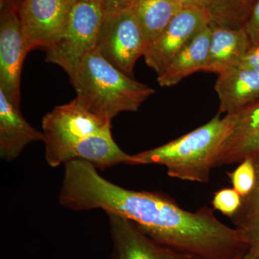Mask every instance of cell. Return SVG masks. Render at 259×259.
<instances>
[{
	"label": "cell",
	"instance_id": "3957f363",
	"mask_svg": "<svg viewBox=\"0 0 259 259\" xmlns=\"http://www.w3.org/2000/svg\"><path fill=\"white\" fill-rule=\"evenodd\" d=\"M237 115L218 113L207 123L153 149L131 155L129 165H161L171 178L206 184L220 149L236 124Z\"/></svg>",
	"mask_w": 259,
	"mask_h": 259
},
{
	"label": "cell",
	"instance_id": "4fadbf2b",
	"mask_svg": "<svg viewBox=\"0 0 259 259\" xmlns=\"http://www.w3.org/2000/svg\"><path fill=\"white\" fill-rule=\"evenodd\" d=\"M44 141L42 131H37L24 118L20 107L8 100L0 90V156L12 161L29 144Z\"/></svg>",
	"mask_w": 259,
	"mask_h": 259
},
{
	"label": "cell",
	"instance_id": "2e32d148",
	"mask_svg": "<svg viewBox=\"0 0 259 259\" xmlns=\"http://www.w3.org/2000/svg\"><path fill=\"white\" fill-rule=\"evenodd\" d=\"M130 8L139 21L147 46L159 36L183 9L174 0H134Z\"/></svg>",
	"mask_w": 259,
	"mask_h": 259
},
{
	"label": "cell",
	"instance_id": "7c38bea8",
	"mask_svg": "<svg viewBox=\"0 0 259 259\" xmlns=\"http://www.w3.org/2000/svg\"><path fill=\"white\" fill-rule=\"evenodd\" d=\"M236 115V124L220 149L214 168L240 163L259 153V99Z\"/></svg>",
	"mask_w": 259,
	"mask_h": 259
},
{
	"label": "cell",
	"instance_id": "52a82bcc",
	"mask_svg": "<svg viewBox=\"0 0 259 259\" xmlns=\"http://www.w3.org/2000/svg\"><path fill=\"white\" fill-rule=\"evenodd\" d=\"M75 0H22L18 4L25 54L49 49L62 35Z\"/></svg>",
	"mask_w": 259,
	"mask_h": 259
},
{
	"label": "cell",
	"instance_id": "cb8c5ba5",
	"mask_svg": "<svg viewBox=\"0 0 259 259\" xmlns=\"http://www.w3.org/2000/svg\"><path fill=\"white\" fill-rule=\"evenodd\" d=\"M134 0H102L105 13H115L129 8Z\"/></svg>",
	"mask_w": 259,
	"mask_h": 259
},
{
	"label": "cell",
	"instance_id": "44dd1931",
	"mask_svg": "<svg viewBox=\"0 0 259 259\" xmlns=\"http://www.w3.org/2000/svg\"><path fill=\"white\" fill-rule=\"evenodd\" d=\"M252 47H259V0L256 2L243 25Z\"/></svg>",
	"mask_w": 259,
	"mask_h": 259
},
{
	"label": "cell",
	"instance_id": "30bf717a",
	"mask_svg": "<svg viewBox=\"0 0 259 259\" xmlns=\"http://www.w3.org/2000/svg\"><path fill=\"white\" fill-rule=\"evenodd\" d=\"M112 242L110 259H197L158 244L134 222L107 213Z\"/></svg>",
	"mask_w": 259,
	"mask_h": 259
},
{
	"label": "cell",
	"instance_id": "8fae6325",
	"mask_svg": "<svg viewBox=\"0 0 259 259\" xmlns=\"http://www.w3.org/2000/svg\"><path fill=\"white\" fill-rule=\"evenodd\" d=\"M214 90L220 101L219 113L236 115L259 99V72L235 66L218 74Z\"/></svg>",
	"mask_w": 259,
	"mask_h": 259
},
{
	"label": "cell",
	"instance_id": "ac0fdd59",
	"mask_svg": "<svg viewBox=\"0 0 259 259\" xmlns=\"http://www.w3.org/2000/svg\"><path fill=\"white\" fill-rule=\"evenodd\" d=\"M249 157L253 160L255 167V185L251 192L243 197L241 207L231 219L238 228H244L259 218V153Z\"/></svg>",
	"mask_w": 259,
	"mask_h": 259
},
{
	"label": "cell",
	"instance_id": "ba28073f",
	"mask_svg": "<svg viewBox=\"0 0 259 259\" xmlns=\"http://www.w3.org/2000/svg\"><path fill=\"white\" fill-rule=\"evenodd\" d=\"M18 4L14 0L0 3V90L20 107L21 74L26 57Z\"/></svg>",
	"mask_w": 259,
	"mask_h": 259
},
{
	"label": "cell",
	"instance_id": "484cf974",
	"mask_svg": "<svg viewBox=\"0 0 259 259\" xmlns=\"http://www.w3.org/2000/svg\"><path fill=\"white\" fill-rule=\"evenodd\" d=\"M241 259H257V258L255 257L254 253L251 250L248 249L247 253Z\"/></svg>",
	"mask_w": 259,
	"mask_h": 259
},
{
	"label": "cell",
	"instance_id": "277c9868",
	"mask_svg": "<svg viewBox=\"0 0 259 259\" xmlns=\"http://www.w3.org/2000/svg\"><path fill=\"white\" fill-rule=\"evenodd\" d=\"M68 75L77 101L107 122L121 112H137L155 93L117 69L97 50L85 56Z\"/></svg>",
	"mask_w": 259,
	"mask_h": 259
},
{
	"label": "cell",
	"instance_id": "6da1fadb",
	"mask_svg": "<svg viewBox=\"0 0 259 259\" xmlns=\"http://www.w3.org/2000/svg\"><path fill=\"white\" fill-rule=\"evenodd\" d=\"M79 204L128 219L158 244L197 259H241L249 248L243 230L221 222L214 209L189 212L166 194L127 190L98 171L83 180Z\"/></svg>",
	"mask_w": 259,
	"mask_h": 259
},
{
	"label": "cell",
	"instance_id": "5b68a950",
	"mask_svg": "<svg viewBox=\"0 0 259 259\" xmlns=\"http://www.w3.org/2000/svg\"><path fill=\"white\" fill-rule=\"evenodd\" d=\"M105 15L102 0H75L62 35L46 50V61L69 74L85 56L96 50Z\"/></svg>",
	"mask_w": 259,
	"mask_h": 259
},
{
	"label": "cell",
	"instance_id": "9c48e42d",
	"mask_svg": "<svg viewBox=\"0 0 259 259\" xmlns=\"http://www.w3.org/2000/svg\"><path fill=\"white\" fill-rule=\"evenodd\" d=\"M209 23L208 10H181L159 36L148 44L144 55L146 64L158 76L161 74L194 35Z\"/></svg>",
	"mask_w": 259,
	"mask_h": 259
},
{
	"label": "cell",
	"instance_id": "603a6c76",
	"mask_svg": "<svg viewBox=\"0 0 259 259\" xmlns=\"http://www.w3.org/2000/svg\"><path fill=\"white\" fill-rule=\"evenodd\" d=\"M259 72V47H251L242 59L239 66Z\"/></svg>",
	"mask_w": 259,
	"mask_h": 259
},
{
	"label": "cell",
	"instance_id": "e0dca14e",
	"mask_svg": "<svg viewBox=\"0 0 259 259\" xmlns=\"http://www.w3.org/2000/svg\"><path fill=\"white\" fill-rule=\"evenodd\" d=\"M258 0H213L208 9L213 26L243 28Z\"/></svg>",
	"mask_w": 259,
	"mask_h": 259
},
{
	"label": "cell",
	"instance_id": "ffe728a7",
	"mask_svg": "<svg viewBox=\"0 0 259 259\" xmlns=\"http://www.w3.org/2000/svg\"><path fill=\"white\" fill-rule=\"evenodd\" d=\"M243 197L233 188H224L214 192L212 204L214 210L233 218L241 207Z\"/></svg>",
	"mask_w": 259,
	"mask_h": 259
},
{
	"label": "cell",
	"instance_id": "8992f818",
	"mask_svg": "<svg viewBox=\"0 0 259 259\" xmlns=\"http://www.w3.org/2000/svg\"><path fill=\"white\" fill-rule=\"evenodd\" d=\"M147 42L131 8L105 13L96 50L122 72L133 77L135 65L144 56Z\"/></svg>",
	"mask_w": 259,
	"mask_h": 259
},
{
	"label": "cell",
	"instance_id": "9a60e30c",
	"mask_svg": "<svg viewBox=\"0 0 259 259\" xmlns=\"http://www.w3.org/2000/svg\"><path fill=\"white\" fill-rule=\"evenodd\" d=\"M211 33L209 25L199 30L167 69L158 75V84L162 88H170L194 73L203 71L208 58Z\"/></svg>",
	"mask_w": 259,
	"mask_h": 259
},
{
	"label": "cell",
	"instance_id": "d6986e66",
	"mask_svg": "<svg viewBox=\"0 0 259 259\" xmlns=\"http://www.w3.org/2000/svg\"><path fill=\"white\" fill-rule=\"evenodd\" d=\"M233 188L242 197H245L251 192L255 182V167L251 157L245 158L234 171L228 172Z\"/></svg>",
	"mask_w": 259,
	"mask_h": 259
},
{
	"label": "cell",
	"instance_id": "7402d4cb",
	"mask_svg": "<svg viewBox=\"0 0 259 259\" xmlns=\"http://www.w3.org/2000/svg\"><path fill=\"white\" fill-rule=\"evenodd\" d=\"M248 243L250 250H251L257 259H259V218L244 228H241Z\"/></svg>",
	"mask_w": 259,
	"mask_h": 259
},
{
	"label": "cell",
	"instance_id": "5bb4252c",
	"mask_svg": "<svg viewBox=\"0 0 259 259\" xmlns=\"http://www.w3.org/2000/svg\"><path fill=\"white\" fill-rule=\"evenodd\" d=\"M210 27V45L204 72L218 74L224 70L239 66L252 47L244 28Z\"/></svg>",
	"mask_w": 259,
	"mask_h": 259
},
{
	"label": "cell",
	"instance_id": "d4e9b609",
	"mask_svg": "<svg viewBox=\"0 0 259 259\" xmlns=\"http://www.w3.org/2000/svg\"><path fill=\"white\" fill-rule=\"evenodd\" d=\"M182 8H199L208 10L213 0H174Z\"/></svg>",
	"mask_w": 259,
	"mask_h": 259
},
{
	"label": "cell",
	"instance_id": "7a4b0ae2",
	"mask_svg": "<svg viewBox=\"0 0 259 259\" xmlns=\"http://www.w3.org/2000/svg\"><path fill=\"white\" fill-rule=\"evenodd\" d=\"M111 128V122L94 115L76 98L54 107L42 120L48 164L56 168L82 160L101 170L127 164L131 155L116 144Z\"/></svg>",
	"mask_w": 259,
	"mask_h": 259
}]
</instances>
